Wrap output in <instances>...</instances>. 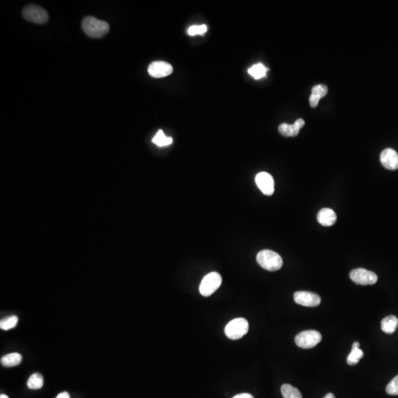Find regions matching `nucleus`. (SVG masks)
Wrapping results in <instances>:
<instances>
[{"label": "nucleus", "instance_id": "nucleus-1", "mask_svg": "<svg viewBox=\"0 0 398 398\" xmlns=\"http://www.w3.org/2000/svg\"><path fill=\"white\" fill-rule=\"evenodd\" d=\"M84 33L92 38H100L109 32V24L92 17H87L82 22Z\"/></svg>", "mask_w": 398, "mask_h": 398}, {"label": "nucleus", "instance_id": "nucleus-2", "mask_svg": "<svg viewBox=\"0 0 398 398\" xmlns=\"http://www.w3.org/2000/svg\"><path fill=\"white\" fill-rule=\"evenodd\" d=\"M257 262L262 269L269 272L278 271L283 264L281 256L278 253L269 249L259 251L257 255Z\"/></svg>", "mask_w": 398, "mask_h": 398}, {"label": "nucleus", "instance_id": "nucleus-3", "mask_svg": "<svg viewBox=\"0 0 398 398\" xmlns=\"http://www.w3.org/2000/svg\"><path fill=\"white\" fill-rule=\"evenodd\" d=\"M249 330V322L243 318L232 320L226 326L224 332L226 336L232 340H238L246 335Z\"/></svg>", "mask_w": 398, "mask_h": 398}, {"label": "nucleus", "instance_id": "nucleus-4", "mask_svg": "<svg viewBox=\"0 0 398 398\" xmlns=\"http://www.w3.org/2000/svg\"><path fill=\"white\" fill-rule=\"evenodd\" d=\"M222 278L218 272H211L205 277L199 286V291L204 297H210L219 289Z\"/></svg>", "mask_w": 398, "mask_h": 398}, {"label": "nucleus", "instance_id": "nucleus-5", "mask_svg": "<svg viewBox=\"0 0 398 398\" xmlns=\"http://www.w3.org/2000/svg\"><path fill=\"white\" fill-rule=\"evenodd\" d=\"M321 341L319 332L313 329L301 332L296 337V345L302 349H311L316 347Z\"/></svg>", "mask_w": 398, "mask_h": 398}, {"label": "nucleus", "instance_id": "nucleus-6", "mask_svg": "<svg viewBox=\"0 0 398 398\" xmlns=\"http://www.w3.org/2000/svg\"><path fill=\"white\" fill-rule=\"evenodd\" d=\"M22 15L27 21L36 24H44L48 21L47 11L40 6L30 5L22 11Z\"/></svg>", "mask_w": 398, "mask_h": 398}, {"label": "nucleus", "instance_id": "nucleus-7", "mask_svg": "<svg viewBox=\"0 0 398 398\" xmlns=\"http://www.w3.org/2000/svg\"><path fill=\"white\" fill-rule=\"evenodd\" d=\"M350 278L356 284L361 286L374 285L378 281L376 274L364 269H356L351 271Z\"/></svg>", "mask_w": 398, "mask_h": 398}, {"label": "nucleus", "instance_id": "nucleus-8", "mask_svg": "<svg viewBox=\"0 0 398 398\" xmlns=\"http://www.w3.org/2000/svg\"><path fill=\"white\" fill-rule=\"evenodd\" d=\"M294 299L296 303L302 306L316 307L321 303V297L309 291H297L294 294Z\"/></svg>", "mask_w": 398, "mask_h": 398}, {"label": "nucleus", "instance_id": "nucleus-9", "mask_svg": "<svg viewBox=\"0 0 398 398\" xmlns=\"http://www.w3.org/2000/svg\"><path fill=\"white\" fill-rule=\"evenodd\" d=\"M255 182L264 195H273L275 192V181L269 173L267 172L259 173L256 176Z\"/></svg>", "mask_w": 398, "mask_h": 398}, {"label": "nucleus", "instance_id": "nucleus-10", "mask_svg": "<svg viewBox=\"0 0 398 398\" xmlns=\"http://www.w3.org/2000/svg\"><path fill=\"white\" fill-rule=\"evenodd\" d=\"M148 72L151 77L155 79L166 77L173 73V67L165 61H154L149 65Z\"/></svg>", "mask_w": 398, "mask_h": 398}, {"label": "nucleus", "instance_id": "nucleus-11", "mask_svg": "<svg viewBox=\"0 0 398 398\" xmlns=\"http://www.w3.org/2000/svg\"><path fill=\"white\" fill-rule=\"evenodd\" d=\"M380 163L387 170L398 169V154L394 149L383 150L380 154Z\"/></svg>", "mask_w": 398, "mask_h": 398}, {"label": "nucleus", "instance_id": "nucleus-12", "mask_svg": "<svg viewBox=\"0 0 398 398\" xmlns=\"http://www.w3.org/2000/svg\"><path fill=\"white\" fill-rule=\"evenodd\" d=\"M305 124L303 119H297L294 124L283 123L279 126V132L284 137H296Z\"/></svg>", "mask_w": 398, "mask_h": 398}, {"label": "nucleus", "instance_id": "nucleus-13", "mask_svg": "<svg viewBox=\"0 0 398 398\" xmlns=\"http://www.w3.org/2000/svg\"><path fill=\"white\" fill-rule=\"evenodd\" d=\"M318 222L324 227H330L337 222V216L334 210L324 208L318 212Z\"/></svg>", "mask_w": 398, "mask_h": 398}, {"label": "nucleus", "instance_id": "nucleus-14", "mask_svg": "<svg viewBox=\"0 0 398 398\" xmlns=\"http://www.w3.org/2000/svg\"><path fill=\"white\" fill-rule=\"evenodd\" d=\"M398 319L395 316H388L381 321V329L387 334H392L397 328Z\"/></svg>", "mask_w": 398, "mask_h": 398}, {"label": "nucleus", "instance_id": "nucleus-15", "mask_svg": "<svg viewBox=\"0 0 398 398\" xmlns=\"http://www.w3.org/2000/svg\"><path fill=\"white\" fill-rule=\"evenodd\" d=\"M359 342H354L352 348L351 353L349 355L347 362L349 365L353 366L359 362L360 359L364 356V352L359 348Z\"/></svg>", "mask_w": 398, "mask_h": 398}, {"label": "nucleus", "instance_id": "nucleus-16", "mask_svg": "<svg viewBox=\"0 0 398 398\" xmlns=\"http://www.w3.org/2000/svg\"><path fill=\"white\" fill-rule=\"evenodd\" d=\"M22 356L20 353H12L6 355L1 358V364L4 367H12L19 365L22 362Z\"/></svg>", "mask_w": 398, "mask_h": 398}, {"label": "nucleus", "instance_id": "nucleus-17", "mask_svg": "<svg viewBox=\"0 0 398 398\" xmlns=\"http://www.w3.org/2000/svg\"><path fill=\"white\" fill-rule=\"evenodd\" d=\"M281 392L284 398H302V394L298 388L287 383L282 386Z\"/></svg>", "mask_w": 398, "mask_h": 398}, {"label": "nucleus", "instance_id": "nucleus-18", "mask_svg": "<svg viewBox=\"0 0 398 398\" xmlns=\"http://www.w3.org/2000/svg\"><path fill=\"white\" fill-rule=\"evenodd\" d=\"M267 71V69L263 64L257 63V64L253 65L251 68H250L249 70H248V73L254 79L258 80L262 79L266 76Z\"/></svg>", "mask_w": 398, "mask_h": 398}, {"label": "nucleus", "instance_id": "nucleus-19", "mask_svg": "<svg viewBox=\"0 0 398 398\" xmlns=\"http://www.w3.org/2000/svg\"><path fill=\"white\" fill-rule=\"evenodd\" d=\"M152 143L159 147H163V146H169L173 143V139L171 138H168L165 136L164 134L163 130H159L157 132L156 136L153 138Z\"/></svg>", "mask_w": 398, "mask_h": 398}, {"label": "nucleus", "instance_id": "nucleus-20", "mask_svg": "<svg viewBox=\"0 0 398 398\" xmlns=\"http://www.w3.org/2000/svg\"><path fill=\"white\" fill-rule=\"evenodd\" d=\"M44 384V378L39 373L33 374L28 380V386L30 389H39Z\"/></svg>", "mask_w": 398, "mask_h": 398}, {"label": "nucleus", "instance_id": "nucleus-21", "mask_svg": "<svg viewBox=\"0 0 398 398\" xmlns=\"http://www.w3.org/2000/svg\"><path fill=\"white\" fill-rule=\"evenodd\" d=\"M18 317L17 316H9V317L3 318L0 321V327L4 330L14 328L17 326L18 323Z\"/></svg>", "mask_w": 398, "mask_h": 398}, {"label": "nucleus", "instance_id": "nucleus-22", "mask_svg": "<svg viewBox=\"0 0 398 398\" xmlns=\"http://www.w3.org/2000/svg\"><path fill=\"white\" fill-rule=\"evenodd\" d=\"M327 92H328V89H327V86L322 85V84L321 85H316L312 88L311 95H314V96L319 98V99H321V98H324L327 95Z\"/></svg>", "mask_w": 398, "mask_h": 398}, {"label": "nucleus", "instance_id": "nucleus-23", "mask_svg": "<svg viewBox=\"0 0 398 398\" xmlns=\"http://www.w3.org/2000/svg\"><path fill=\"white\" fill-rule=\"evenodd\" d=\"M386 391L389 395H398V375L389 382L386 386Z\"/></svg>", "mask_w": 398, "mask_h": 398}, {"label": "nucleus", "instance_id": "nucleus-24", "mask_svg": "<svg viewBox=\"0 0 398 398\" xmlns=\"http://www.w3.org/2000/svg\"><path fill=\"white\" fill-rule=\"evenodd\" d=\"M207 30H208V28H207V26L205 25H200V26L194 25V26L189 27L188 29V34L189 36L204 35L205 33H206Z\"/></svg>", "mask_w": 398, "mask_h": 398}, {"label": "nucleus", "instance_id": "nucleus-25", "mask_svg": "<svg viewBox=\"0 0 398 398\" xmlns=\"http://www.w3.org/2000/svg\"><path fill=\"white\" fill-rule=\"evenodd\" d=\"M232 398H254L251 394H248V393H243V394H239L235 395V397Z\"/></svg>", "mask_w": 398, "mask_h": 398}, {"label": "nucleus", "instance_id": "nucleus-26", "mask_svg": "<svg viewBox=\"0 0 398 398\" xmlns=\"http://www.w3.org/2000/svg\"><path fill=\"white\" fill-rule=\"evenodd\" d=\"M56 398H70L69 393L63 391V392L60 393Z\"/></svg>", "mask_w": 398, "mask_h": 398}, {"label": "nucleus", "instance_id": "nucleus-27", "mask_svg": "<svg viewBox=\"0 0 398 398\" xmlns=\"http://www.w3.org/2000/svg\"><path fill=\"white\" fill-rule=\"evenodd\" d=\"M324 398H336V397L333 393H328Z\"/></svg>", "mask_w": 398, "mask_h": 398}, {"label": "nucleus", "instance_id": "nucleus-28", "mask_svg": "<svg viewBox=\"0 0 398 398\" xmlns=\"http://www.w3.org/2000/svg\"><path fill=\"white\" fill-rule=\"evenodd\" d=\"M0 398H9V397H8L7 395H6V394H1V395H0Z\"/></svg>", "mask_w": 398, "mask_h": 398}]
</instances>
